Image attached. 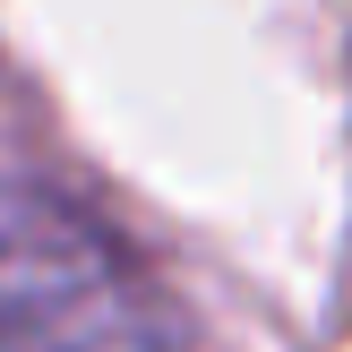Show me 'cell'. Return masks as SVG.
<instances>
[{"instance_id": "1", "label": "cell", "mask_w": 352, "mask_h": 352, "mask_svg": "<svg viewBox=\"0 0 352 352\" xmlns=\"http://www.w3.org/2000/svg\"><path fill=\"white\" fill-rule=\"evenodd\" d=\"M0 352H172L138 267L52 189L0 172Z\"/></svg>"}]
</instances>
